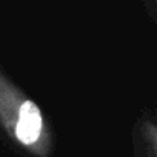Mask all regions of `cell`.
Listing matches in <instances>:
<instances>
[{
    "label": "cell",
    "instance_id": "cell-2",
    "mask_svg": "<svg viewBox=\"0 0 157 157\" xmlns=\"http://www.w3.org/2000/svg\"><path fill=\"white\" fill-rule=\"evenodd\" d=\"M142 3H143L145 13L149 17V20L155 23L157 22V0H142Z\"/></svg>",
    "mask_w": 157,
    "mask_h": 157
},
{
    "label": "cell",
    "instance_id": "cell-1",
    "mask_svg": "<svg viewBox=\"0 0 157 157\" xmlns=\"http://www.w3.org/2000/svg\"><path fill=\"white\" fill-rule=\"evenodd\" d=\"M0 126L19 145L42 151L48 145V122L40 106L0 66Z\"/></svg>",
    "mask_w": 157,
    "mask_h": 157
}]
</instances>
